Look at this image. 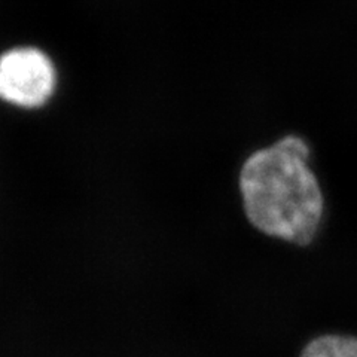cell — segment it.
<instances>
[{"mask_svg": "<svg viewBox=\"0 0 357 357\" xmlns=\"http://www.w3.org/2000/svg\"><path fill=\"white\" fill-rule=\"evenodd\" d=\"M308 146L287 136L250 155L240 173L245 216L270 237L308 245L323 213L317 178L307 164Z\"/></svg>", "mask_w": 357, "mask_h": 357, "instance_id": "obj_1", "label": "cell"}, {"mask_svg": "<svg viewBox=\"0 0 357 357\" xmlns=\"http://www.w3.org/2000/svg\"><path fill=\"white\" fill-rule=\"evenodd\" d=\"M54 84L52 63L39 50L17 48L0 57V97L9 103L40 106L51 96Z\"/></svg>", "mask_w": 357, "mask_h": 357, "instance_id": "obj_2", "label": "cell"}, {"mask_svg": "<svg viewBox=\"0 0 357 357\" xmlns=\"http://www.w3.org/2000/svg\"><path fill=\"white\" fill-rule=\"evenodd\" d=\"M301 357H357V338L344 335H323L312 340Z\"/></svg>", "mask_w": 357, "mask_h": 357, "instance_id": "obj_3", "label": "cell"}]
</instances>
